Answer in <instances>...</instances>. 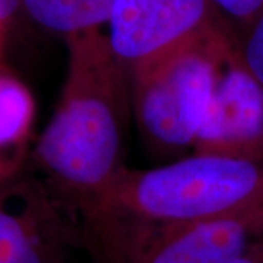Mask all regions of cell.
Here are the masks:
<instances>
[{
  "label": "cell",
  "mask_w": 263,
  "mask_h": 263,
  "mask_svg": "<svg viewBox=\"0 0 263 263\" xmlns=\"http://www.w3.org/2000/svg\"><path fill=\"white\" fill-rule=\"evenodd\" d=\"M9 75L3 67H2V65H0V88H2V85H3V82H5V79H6V76Z\"/></svg>",
  "instance_id": "cell-14"
},
{
  "label": "cell",
  "mask_w": 263,
  "mask_h": 263,
  "mask_svg": "<svg viewBox=\"0 0 263 263\" xmlns=\"http://www.w3.org/2000/svg\"><path fill=\"white\" fill-rule=\"evenodd\" d=\"M22 15V0H0V25L5 27Z\"/></svg>",
  "instance_id": "cell-12"
},
{
  "label": "cell",
  "mask_w": 263,
  "mask_h": 263,
  "mask_svg": "<svg viewBox=\"0 0 263 263\" xmlns=\"http://www.w3.org/2000/svg\"><path fill=\"white\" fill-rule=\"evenodd\" d=\"M233 263H263V237L256 240L245 253Z\"/></svg>",
  "instance_id": "cell-13"
},
{
  "label": "cell",
  "mask_w": 263,
  "mask_h": 263,
  "mask_svg": "<svg viewBox=\"0 0 263 263\" xmlns=\"http://www.w3.org/2000/svg\"><path fill=\"white\" fill-rule=\"evenodd\" d=\"M69 221L34 174L0 184V263H66Z\"/></svg>",
  "instance_id": "cell-4"
},
{
  "label": "cell",
  "mask_w": 263,
  "mask_h": 263,
  "mask_svg": "<svg viewBox=\"0 0 263 263\" xmlns=\"http://www.w3.org/2000/svg\"><path fill=\"white\" fill-rule=\"evenodd\" d=\"M263 237V203L189 226L161 230L111 263H233Z\"/></svg>",
  "instance_id": "cell-7"
},
{
  "label": "cell",
  "mask_w": 263,
  "mask_h": 263,
  "mask_svg": "<svg viewBox=\"0 0 263 263\" xmlns=\"http://www.w3.org/2000/svg\"><path fill=\"white\" fill-rule=\"evenodd\" d=\"M212 8L237 22L241 31H245L254 19L263 12V0H208Z\"/></svg>",
  "instance_id": "cell-11"
},
{
  "label": "cell",
  "mask_w": 263,
  "mask_h": 263,
  "mask_svg": "<svg viewBox=\"0 0 263 263\" xmlns=\"http://www.w3.org/2000/svg\"><path fill=\"white\" fill-rule=\"evenodd\" d=\"M238 48L247 69L263 85V12L241 31Z\"/></svg>",
  "instance_id": "cell-10"
},
{
  "label": "cell",
  "mask_w": 263,
  "mask_h": 263,
  "mask_svg": "<svg viewBox=\"0 0 263 263\" xmlns=\"http://www.w3.org/2000/svg\"><path fill=\"white\" fill-rule=\"evenodd\" d=\"M34 113L29 89L9 73L0 88V184L24 170Z\"/></svg>",
  "instance_id": "cell-8"
},
{
  "label": "cell",
  "mask_w": 263,
  "mask_h": 263,
  "mask_svg": "<svg viewBox=\"0 0 263 263\" xmlns=\"http://www.w3.org/2000/svg\"><path fill=\"white\" fill-rule=\"evenodd\" d=\"M222 19L208 0H113L108 43L130 70Z\"/></svg>",
  "instance_id": "cell-5"
},
{
  "label": "cell",
  "mask_w": 263,
  "mask_h": 263,
  "mask_svg": "<svg viewBox=\"0 0 263 263\" xmlns=\"http://www.w3.org/2000/svg\"><path fill=\"white\" fill-rule=\"evenodd\" d=\"M193 149L263 161V85L247 69L238 46L222 67Z\"/></svg>",
  "instance_id": "cell-6"
},
{
  "label": "cell",
  "mask_w": 263,
  "mask_h": 263,
  "mask_svg": "<svg viewBox=\"0 0 263 263\" xmlns=\"http://www.w3.org/2000/svg\"><path fill=\"white\" fill-rule=\"evenodd\" d=\"M111 5L113 0H22V15L67 41L108 24Z\"/></svg>",
  "instance_id": "cell-9"
},
{
  "label": "cell",
  "mask_w": 263,
  "mask_h": 263,
  "mask_svg": "<svg viewBox=\"0 0 263 263\" xmlns=\"http://www.w3.org/2000/svg\"><path fill=\"white\" fill-rule=\"evenodd\" d=\"M263 203V161L195 154L149 170L123 167L70 218L75 246L111 263L143 237Z\"/></svg>",
  "instance_id": "cell-1"
},
{
  "label": "cell",
  "mask_w": 263,
  "mask_h": 263,
  "mask_svg": "<svg viewBox=\"0 0 263 263\" xmlns=\"http://www.w3.org/2000/svg\"><path fill=\"white\" fill-rule=\"evenodd\" d=\"M67 76L56 111L31 152V165L70 222L124 167L126 66L100 31L66 41Z\"/></svg>",
  "instance_id": "cell-2"
},
{
  "label": "cell",
  "mask_w": 263,
  "mask_h": 263,
  "mask_svg": "<svg viewBox=\"0 0 263 263\" xmlns=\"http://www.w3.org/2000/svg\"><path fill=\"white\" fill-rule=\"evenodd\" d=\"M2 29H3V27H2V25H0V34H2Z\"/></svg>",
  "instance_id": "cell-15"
},
{
  "label": "cell",
  "mask_w": 263,
  "mask_h": 263,
  "mask_svg": "<svg viewBox=\"0 0 263 263\" xmlns=\"http://www.w3.org/2000/svg\"><path fill=\"white\" fill-rule=\"evenodd\" d=\"M237 46L238 38L219 19L129 70L138 126L152 148L173 154L193 146L222 67Z\"/></svg>",
  "instance_id": "cell-3"
}]
</instances>
